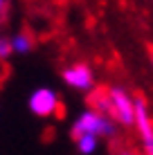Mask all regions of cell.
<instances>
[{
    "mask_svg": "<svg viewBox=\"0 0 153 155\" xmlns=\"http://www.w3.org/2000/svg\"><path fill=\"white\" fill-rule=\"evenodd\" d=\"M135 130L140 135L144 155H153V119L149 106L142 97H135Z\"/></svg>",
    "mask_w": 153,
    "mask_h": 155,
    "instance_id": "277c9868",
    "label": "cell"
},
{
    "mask_svg": "<svg viewBox=\"0 0 153 155\" xmlns=\"http://www.w3.org/2000/svg\"><path fill=\"white\" fill-rule=\"evenodd\" d=\"M115 110V121L122 126H135V99L122 85H110L106 90Z\"/></svg>",
    "mask_w": 153,
    "mask_h": 155,
    "instance_id": "3957f363",
    "label": "cell"
},
{
    "mask_svg": "<svg viewBox=\"0 0 153 155\" xmlns=\"http://www.w3.org/2000/svg\"><path fill=\"white\" fill-rule=\"evenodd\" d=\"M14 54V50H12V41L9 38H0V61H7L9 56Z\"/></svg>",
    "mask_w": 153,
    "mask_h": 155,
    "instance_id": "9c48e42d",
    "label": "cell"
},
{
    "mask_svg": "<svg viewBox=\"0 0 153 155\" xmlns=\"http://www.w3.org/2000/svg\"><path fill=\"white\" fill-rule=\"evenodd\" d=\"M151 63H153V52H151Z\"/></svg>",
    "mask_w": 153,
    "mask_h": 155,
    "instance_id": "7c38bea8",
    "label": "cell"
},
{
    "mask_svg": "<svg viewBox=\"0 0 153 155\" xmlns=\"http://www.w3.org/2000/svg\"><path fill=\"white\" fill-rule=\"evenodd\" d=\"M117 130V121H113L110 117L97 113L95 108L83 110L81 115L72 121L70 126V135L72 140H79L83 135H97V137H113Z\"/></svg>",
    "mask_w": 153,
    "mask_h": 155,
    "instance_id": "6da1fadb",
    "label": "cell"
},
{
    "mask_svg": "<svg viewBox=\"0 0 153 155\" xmlns=\"http://www.w3.org/2000/svg\"><path fill=\"white\" fill-rule=\"evenodd\" d=\"M9 41H12L14 54H27V52H32V38H29V34H25V31L14 34Z\"/></svg>",
    "mask_w": 153,
    "mask_h": 155,
    "instance_id": "ba28073f",
    "label": "cell"
},
{
    "mask_svg": "<svg viewBox=\"0 0 153 155\" xmlns=\"http://www.w3.org/2000/svg\"><path fill=\"white\" fill-rule=\"evenodd\" d=\"M2 9H5V0H0V12H2Z\"/></svg>",
    "mask_w": 153,
    "mask_h": 155,
    "instance_id": "30bf717a",
    "label": "cell"
},
{
    "mask_svg": "<svg viewBox=\"0 0 153 155\" xmlns=\"http://www.w3.org/2000/svg\"><path fill=\"white\" fill-rule=\"evenodd\" d=\"M92 108L97 110V113L110 117V119L115 121V110H113V101H110L108 92H92Z\"/></svg>",
    "mask_w": 153,
    "mask_h": 155,
    "instance_id": "8992f818",
    "label": "cell"
},
{
    "mask_svg": "<svg viewBox=\"0 0 153 155\" xmlns=\"http://www.w3.org/2000/svg\"><path fill=\"white\" fill-rule=\"evenodd\" d=\"M75 146H77L79 155H92L99 148V137L97 135H83L79 140H75Z\"/></svg>",
    "mask_w": 153,
    "mask_h": 155,
    "instance_id": "52a82bcc",
    "label": "cell"
},
{
    "mask_svg": "<svg viewBox=\"0 0 153 155\" xmlns=\"http://www.w3.org/2000/svg\"><path fill=\"white\" fill-rule=\"evenodd\" d=\"M27 108L32 115L36 117H52L59 113L61 108V99H59V92H56L54 88H47V85H43V88H36L29 92V99H27Z\"/></svg>",
    "mask_w": 153,
    "mask_h": 155,
    "instance_id": "7a4b0ae2",
    "label": "cell"
},
{
    "mask_svg": "<svg viewBox=\"0 0 153 155\" xmlns=\"http://www.w3.org/2000/svg\"><path fill=\"white\" fill-rule=\"evenodd\" d=\"M61 79L68 88L79 90V92H95V72L86 63H77V65H70L61 72Z\"/></svg>",
    "mask_w": 153,
    "mask_h": 155,
    "instance_id": "5b68a950",
    "label": "cell"
},
{
    "mask_svg": "<svg viewBox=\"0 0 153 155\" xmlns=\"http://www.w3.org/2000/svg\"><path fill=\"white\" fill-rule=\"evenodd\" d=\"M119 155H133V153H119Z\"/></svg>",
    "mask_w": 153,
    "mask_h": 155,
    "instance_id": "8fae6325",
    "label": "cell"
}]
</instances>
